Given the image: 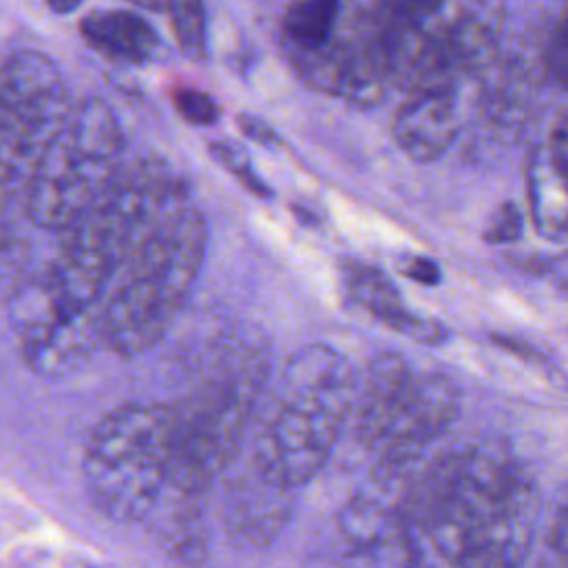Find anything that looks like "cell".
<instances>
[{"mask_svg": "<svg viewBox=\"0 0 568 568\" xmlns=\"http://www.w3.org/2000/svg\"><path fill=\"white\" fill-rule=\"evenodd\" d=\"M357 388L359 373L344 353L326 344L297 348L271 386L248 457L291 488L311 481L351 424Z\"/></svg>", "mask_w": 568, "mask_h": 568, "instance_id": "1", "label": "cell"}, {"mask_svg": "<svg viewBox=\"0 0 568 568\" xmlns=\"http://www.w3.org/2000/svg\"><path fill=\"white\" fill-rule=\"evenodd\" d=\"M268 351L257 337L224 342L171 404L173 444L169 488L197 497L242 453L268 382Z\"/></svg>", "mask_w": 568, "mask_h": 568, "instance_id": "2", "label": "cell"}, {"mask_svg": "<svg viewBox=\"0 0 568 568\" xmlns=\"http://www.w3.org/2000/svg\"><path fill=\"white\" fill-rule=\"evenodd\" d=\"M209 226L189 204L115 271L102 300V342L122 357L149 351L184 306L202 268Z\"/></svg>", "mask_w": 568, "mask_h": 568, "instance_id": "3", "label": "cell"}, {"mask_svg": "<svg viewBox=\"0 0 568 568\" xmlns=\"http://www.w3.org/2000/svg\"><path fill=\"white\" fill-rule=\"evenodd\" d=\"M189 204V184L169 162L138 158L71 229L60 233V251L51 264L104 300L120 264Z\"/></svg>", "mask_w": 568, "mask_h": 568, "instance_id": "4", "label": "cell"}, {"mask_svg": "<svg viewBox=\"0 0 568 568\" xmlns=\"http://www.w3.org/2000/svg\"><path fill=\"white\" fill-rule=\"evenodd\" d=\"M457 415L459 390L450 377L399 353H379L359 373L348 426L375 455L373 470H395L433 450Z\"/></svg>", "mask_w": 568, "mask_h": 568, "instance_id": "5", "label": "cell"}, {"mask_svg": "<svg viewBox=\"0 0 568 568\" xmlns=\"http://www.w3.org/2000/svg\"><path fill=\"white\" fill-rule=\"evenodd\" d=\"M171 444V404L131 402L104 415L82 459L93 506L115 521L149 517L169 486Z\"/></svg>", "mask_w": 568, "mask_h": 568, "instance_id": "6", "label": "cell"}, {"mask_svg": "<svg viewBox=\"0 0 568 568\" xmlns=\"http://www.w3.org/2000/svg\"><path fill=\"white\" fill-rule=\"evenodd\" d=\"M124 135L111 106L82 98L42 155L24 197L33 224L64 233L71 229L122 173Z\"/></svg>", "mask_w": 568, "mask_h": 568, "instance_id": "7", "label": "cell"}, {"mask_svg": "<svg viewBox=\"0 0 568 568\" xmlns=\"http://www.w3.org/2000/svg\"><path fill=\"white\" fill-rule=\"evenodd\" d=\"M73 104L51 58L33 49H13L0 73V178L2 202L24 197L33 173L67 124Z\"/></svg>", "mask_w": 568, "mask_h": 568, "instance_id": "8", "label": "cell"}, {"mask_svg": "<svg viewBox=\"0 0 568 568\" xmlns=\"http://www.w3.org/2000/svg\"><path fill=\"white\" fill-rule=\"evenodd\" d=\"M24 364L42 377L84 366L102 342V300L60 275L51 264L29 275L7 300Z\"/></svg>", "mask_w": 568, "mask_h": 568, "instance_id": "9", "label": "cell"}, {"mask_svg": "<svg viewBox=\"0 0 568 568\" xmlns=\"http://www.w3.org/2000/svg\"><path fill=\"white\" fill-rule=\"evenodd\" d=\"M293 490L248 457L226 486L222 513L229 532L255 546L273 541L293 513Z\"/></svg>", "mask_w": 568, "mask_h": 568, "instance_id": "10", "label": "cell"}, {"mask_svg": "<svg viewBox=\"0 0 568 568\" xmlns=\"http://www.w3.org/2000/svg\"><path fill=\"white\" fill-rule=\"evenodd\" d=\"M459 131L457 87L428 84L406 93L393 118L397 146L417 162H435Z\"/></svg>", "mask_w": 568, "mask_h": 568, "instance_id": "11", "label": "cell"}, {"mask_svg": "<svg viewBox=\"0 0 568 568\" xmlns=\"http://www.w3.org/2000/svg\"><path fill=\"white\" fill-rule=\"evenodd\" d=\"M342 286L346 297L386 328L422 344L446 339L448 331L430 317H422L404 306V300L390 277L371 264L346 262L342 266Z\"/></svg>", "mask_w": 568, "mask_h": 568, "instance_id": "12", "label": "cell"}, {"mask_svg": "<svg viewBox=\"0 0 568 568\" xmlns=\"http://www.w3.org/2000/svg\"><path fill=\"white\" fill-rule=\"evenodd\" d=\"M78 29L89 47L118 62L142 64L160 47L153 24L129 9H93L82 16Z\"/></svg>", "mask_w": 568, "mask_h": 568, "instance_id": "13", "label": "cell"}, {"mask_svg": "<svg viewBox=\"0 0 568 568\" xmlns=\"http://www.w3.org/2000/svg\"><path fill=\"white\" fill-rule=\"evenodd\" d=\"M526 197L535 231L548 242L568 240V175L557 169L546 146L526 166Z\"/></svg>", "mask_w": 568, "mask_h": 568, "instance_id": "14", "label": "cell"}, {"mask_svg": "<svg viewBox=\"0 0 568 568\" xmlns=\"http://www.w3.org/2000/svg\"><path fill=\"white\" fill-rule=\"evenodd\" d=\"M344 4L331 0L293 2L282 16V40L291 64L317 55L333 40Z\"/></svg>", "mask_w": 568, "mask_h": 568, "instance_id": "15", "label": "cell"}, {"mask_svg": "<svg viewBox=\"0 0 568 568\" xmlns=\"http://www.w3.org/2000/svg\"><path fill=\"white\" fill-rule=\"evenodd\" d=\"M169 11V22L178 47L191 55L202 58L206 51V29L204 9L197 2H173L164 7Z\"/></svg>", "mask_w": 568, "mask_h": 568, "instance_id": "16", "label": "cell"}, {"mask_svg": "<svg viewBox=\"0 0 568 568\" xmlns=\"http://www.w3.org/2000/svg\"><path fill=\"white\" fill-rule=\"evenodd\" d=\"M211 155L231 173L235 175L248 191H253L257 197H268V186L260 180V175L255 173V169L248 162V155L244 153V149H240L233 142L226 140H215L209 144Z\"/></svg>", "mask_w": 568, "mask_h": 568, "instance_id": "17", "label": "cell"}, {"mask_svg": "<svg viewBox=\"0 0 568 568\" xmlns=\"http://www.w3.org/2000/svg\"><path fill=\"white\" fill-rule=\"evenodd\" d=\"M175 111L195 126H211L220 118L217 102L202 89L195 87H175L171 93Z\"/></svg>", "mask_w": 568, "mask_h": 568, "instance_id": "18", "label": "cell"}, {"mask_svg": "<svg viewBox=\"0 0 568 568\" xmlns=\"http://www.w3.org/2000/svg\"><path fill=\"white\" fill-rule=\"evenodd\" d=\"M544 67L550 80L568 89V7L557 18L544 49Z\"/></svg>", "mask_w": 568, "mask_h": 568, "instance_id": "19", "label": "cell"}, {"mask_svg": "<svg viewBox=\"0 0 568 568\" xmlns=\"http://www.w3.org/2000/svg\"><path fill=\"white\" fill-rule=\"evenodd\" d=\"M524 235V213L515 202L499 204L484 229L488 244H513Z\"/></svg>", "mask_w": 568, "mask_h": 568, "instance_id": "20", "label": "cell"}, {"mask_svg": "<svg viewBox=\"0 0 568 568\" xmlns=\"http://www.w3.org/2000/svg\"><path fill=\"white\" fill-rule=\"evenodd\" d=\"M237 126H240V131H242L246 138H251V140H255V142H260V144L275 146V144L282 142L280 135H277V131H275L273 126H268L266 122H262L260 118H255V115H248V113L237 115Z\"/></svg>", "mask_w": 568, "mask_h": 568, "instance_id": "21", "label": "cell"}, {"mask_svg": "<svg viewBox=\"0 0 568 568\" xmlns=\"http://www.w3.org/2000/svg\"><path fill=\"white\" fill-rule=\"evenodd\" d=\"M402 273L406 277H410L413 282L424 284V286H435L442 280L439 266L433 260H426V257H410V260H406L404 266H402Z\"/></svg>", "mask_w": 568, "mask_h": 568, "instance_id": "22", "label": "cell"}, {"mask_svg": "<svg viewBox=\"0 0 568 568\" xmlns=\"http://www.w3.org/2000/svg\"><path fill=\"white\" fill-rule=\"evenodd\" d=\"M546 151L552 158V162L557 164V169L568 175V122L559 124L550 133V142H548Z\"/></svg>", "mask_w": 568, "mask_h": 568, "instance_id": "23", "label": "cell"}, {"mask_svg": "<svg viewBox=\"0 0 568 568\" xmlns=\"http://www.w3.org/2000/svg\"><path fill=\"white\" fill-rule=\"evenodd\" d=\"M550 541L555 546L557 552H561L564 557H568V490L557 508L555 521H552V532H550Z\"/></svg>", "mask_w": 568, "mask_h": 568, "instance_id": "24", "label": "cell"}, {"mask_svg": "<svg viewBox=\"0 0 568 568\" xmlns=\"http://www.w3.org/2000/svg\"><path fill=\"white\" fill-rule=\"evenodd\" d=\"M550 273L555 277V284L559 286V291L568 293V255H564L561 260L550 264Z\"/></svg>", "mask_w": 568, "mask_h": 568, "instance_id": "25", "label": "cell"}]
</instances>
